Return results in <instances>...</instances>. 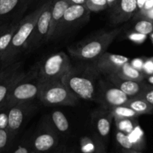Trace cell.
<instances>
[{
  "instance_id": "8992f818",
  "label": "cell",
  "mask_w": 153,
  "mask_h": 153,
  "mask_svg": "<svg viewBox=\"0 0 153 153\" xmlns=\"http://www.w3.org/2000/svg\"><path fill=\"white\" fill-rule=\"evenodd\" d=\"M37 64L42 82L61 80L72 67L68 56L63 52L52 54Z\"/></svg>"
},
{
  "instance_id": "277c9868",
  "label": "cell",
  "mask_w": 153,
  "mask_h": 153,
  "mask_svg": "<svg viewBox=\"0 0 153 153\" xmlns=\"http://www.w3.org/2000/svg\"><path fill=\"white\" fill-rule=\"evenodd\" d=\"M42 82L38 64H35L14 86L5 103L11 106L16 103L33 101L38 97Z\"/></svg>"
},
{
  "instance_id": "603a6c76",
  "label": "cell",
  "mask_w": 153,
  "mask_h": 153,
  "mask_svg": "<svg viewBox=\"0 0 153 153\" xmlns=\"http://www.w3.org/2000/svg\"><path fill=\"white\" fill-rule=\"evenodd\" d=\"M110 112L113 116V119H128V118H136L140 114L126 105L114 107L110 109Z\"/></svg>"
},
{
  "instance_id": "5b68a950",
  "label": "cell",
  "mask_w": 153,
  "mask_h": 153,
  "mask_svg": "<svg viewBox=\"0 0 153 153\" xmlns=\"http://www.w3.org/2000/svg\"><path fill=\"white\" fill-rule=\"evenodd\" d=\"M38 99L42 104L48 107L74 106L79 100L61 80L42 82Z\"/></svg>"
},
{
  "instance_id": "ffe728a7",
  "label": "cell",
  "mask_w": 153,
  "mask_h": 153,
  "mask_svg": "<svg viewBox=\"0 0 153 153\" xmlns=\"http://www.w3.org/2000/svg\"><path fill=\"white\" fill-rule=\"evenodd\" d=\"M115 75L118 76V77L122 78V79L139 81V82H142L146 79L145 74L142 71H140L137 69L134 68L129 62L124 64L116 73Z\"/></svg>"
},
{
  "instance_id": "1f68e13d",
  "label": "cell",
  "mask_w": 153,
  "mask_h": 153,
  "mask_svg": "<svg viewBox=\"0 0 153 153\" xmlns=\"http://www.w3.org/2000/svg\"><path fill=\"white\" fill-rule=\"evenodd\" d=\"M152 8H153V0H146L145 4H144L143 7H142V8L141 9L140 11H138L137 13H135V15L134 16L135 18H136V19H141V18H142V16L147 13V12H148Z\"/></svg>"
},
{
  "instance_id": "f35d334b",
  "label": "cell",
  "mask_w": 153,
  "mask_h": 153,
  "mask_svg": "<svg viewBox=\"0 0 153 153\" xmlns=\"http://www.w3.org/2000/svg\"><path fill=\"white\" fill-rule=\"evenodd\" d=\"M14 153H28V150L26 149L25 147H22V146H19L17 149H16Z\"/></svg>"
},
{
  "instance_id": "d4e9b609",
  "label": "cell",
  "mask_w": 153,
  "mask_h": 153,
  "mask_svg": "<svg viewBox=\"0 0 153 153\" xmlns=\"http://www.w3.org/2000/svg\"><path fill=\"white\" fill-rule=\"evenodd\" d=\"M134 31L145 35H150L153 32V21L140 19L134 26Z\"/></svg>"
},
{
  "instance_id": "ab89813d",
  "label": "cell",
  "mask_w": 153,
  "mask_h": 153,
  "mask_svg": "<svg viewBox=\"0 0 153 153\" xmlns=\"http://www.w3.org/2000/svg\"><path fill=\"white\" fill-rule=\"evenodd\" d=\"M146 79L147 81H148V84L153 85V74L151 75V76H146Z\"/></svg>"
},
{
  "instance_id": "30bf717a",
  "label": "cell",
  "mask_w": 153,
  "mask_h": 153,
  "mask_svg": "<svg viewBox=\"0 0 153 153\" xmlns=\"http://www.w3.org/2000/svg\"><path fill=\"white\" fill-rule=\"evenodd\" d=\"M90 10L85 4H70L65 10L62 22L58 26L54 38L58 37L70 28L77 26L79 24L89 18Z\"/></svg>"
},
{
  "instance_id": "d6a6232c",
  "label": "cell",
  "mask_w": 153,
  "mask_h": 153,
  "mask_svg": "<svg viewBox=\"0 0 153 153\" xmlns=\"http://www.w3.org/2000/svg\"><path fill=\"white\" fill-rule=\"evenodd\" d=\"M128 135L130 142H131L134 145V143L138 141L140 139H141V137L143 135V133H142V131L141 130L140 127L139 126H136V128H135L130 134H128Z\"/></svg>"
},
{
  "instance_id": "f1b7e54d",
  "label": "cell",
  "mask_w": 153,
  "mask_h": 153,
  "mask_svg": "<svg viewBox=\"0 0 153 153\" xmlns=\"http://www.w3.org/2000/svg\"><path fill=\"white\" fill-rule=\"evenodd\" d=\"M10 137L11 135L8 130L0 128V152H2L8 146Z\"/></svg>"
},
{
  "instance_id": "4dcf8cb0",
  "label": "cell",
  "mask_w": 153,
  "mask_h": 153,
  "mask_svg": "<svg viewBox=\"0 0 153 153\" xmlns=\"http://www.w3.org/2000/svg\"><path fill=\"white\" fill-rule=\"evenodd\" d=\"M142 72L145 74L146 77L153 74V57L144 60Z\"/></svg>"
},
{
  "instance_id": "d590c367",
  "label": "cell",
  "mask_w": 153,
  "mask_h": 153,
  "mask_svg": "<svg viewBox=\"0 0 153 153\" xmlns=\"http://www.w3.org/2000/svg\"><path fill=\"white\" fill-rule=\"evenodd\" d=\"M106 1H107L108 7H109L111 10H112V9H113L116 6L118 0H106Z\"/></svg>"
},
{
  "instance_id": "7402d4cb",
  "label": "cell",
  "mask_w": 153,
  "mask_h": 153,
  "mask_svg": "<svg viewBox=\"0 0 153 153\" xmlns=\"http://www.w3.org/2000/svg\"><path fill=\"white\" fill-rule=\"evenodd\" d=\"M50 120L60 132H66L69 129V123L65 115L60 111H55L51 114Z\"/></svg>"
},
{
  "instance_id": "44dd1931",
  "label": "cell",
  "mask_w": 153,
  "mask_h": 153,
  "mask_svg": "<svg viewBox=\"0 0 153 153\" xmlns=\"http://www.w3.org/2000/svg\"><path fill=\"white\" fill-rule=\"evenodd\" d=\"M55 143V137L52 133H40L34 140V147L39 151H46Z\"/></svg>"
},
{
  "instance_id": "74e56055",
  "label": "cell",
  "mask_w": 153,
  "mask_h": 153,
  "mask_svg": "<svg viewBox=\"0 0 153 153\" xmlns=\"http://www.w3.org/2000/svg\"><path fill=\"white\" fill-rule=\"evenodd\" d=\"M70 4H85L86 0H68Z\"/></svg>"
},
{
  "instance_id": "cb8c5ba5",
  "label": "cell",
  "mask_w": 153,
  "mask_h": 153,
  "mask_svg": "<svg viewBox=\"0 0 153 153\" xmlns=\"http://www.w3.org/2000/svg\"><path fill=\"white\" fill-rule=\"evenodd\" d=\"M118 131L128 134L136 128L137 125L136 118L128 119H114Z\"/></svg>"
},
{
  "instance_id": "9a60e30c",
  "label": "cell",
  "mask_w": 153,
  "mask_h": 153,
  "mask_svg": "<svg viewBox=\"0 0 153 153\" xmlns=\"http://www.w3.org/2000/svg\"><path fill=\"white\" fill-rule=\"evenodd\" d=\"M106 77H107V80L109 82H110L112 85L117 87L118 89L121 90L130 98L140 95L146 85V83H145L143 81L139 82V81L122 79L115 74L109 75Z\"/></svg>"
},
{
  "instance_id": "83f0119b",
  "label": "cell",
  "mask_w": 153,
  "mask_h": 153,
  "mask_svg": "<svg viewBox=\"0 0 153 153\" xmlns=\"http://www.w3.org/2000/svg\"><path fill=\"white\" fill-rule=\"evenodd\" d=\"M116 140L118 141V143L122 147H124V149H130L133 147V143L130 142L128 135L127 134H125V133H123L118 130V131L116 133Z\"/></svg>"
},
{
  "instance_id": "2e32d148",
  "label": "cell",
  "mask_w": 153,
  "mask_h": 153,
  "mask_svg": "<svg viewBox=\"0 0 153 153\" xmlns=\"http://www.w3.org/2000/svg\"><path fill=\"white\" fill-rule=\"evenodd\" d=\"M70 4L68 0H52L50 23L46 41L54 38L64 16V11Z\"/></svg>"
},
{
  "instance_id": "7c38bea8",
  "label": "cell",
  "mask_w": 153,
  "mask_h": 153,
  "mask_svg": "<svg viewBox=\"0 0 153 153\" xmlns=\"http://www.w3.org/2000/svg\"><path fill=\"white\" fill-rule=\"evenodd\" d=\"M128 62H129V59L127 57L106 52L93 61V64L100 74L107 76L111 74H116V73Z\"/></svg>"
},
{
  "instance_id": "3957f363",
  "label": "cell",
  "mask_w": 153,
  "mask_h": 153,
  "mask_svg": "<svg viewBox=\"0 0 153 153\" xmlns=\"http://www.w3.org/2000/svg\"><path fill=\"white\" fill-rule=\"evenodd\" d=\"M120 32V28L101 32L88 40L77 43L76 46H70L68 51L76 60L94 61L106 52V49Z\"/></svg>"
},
{
  "instance_id": "d6986e66",
  "label": "cell",
  "mask_w": 153,
  "mask_h": 153,
  "mask_svg": "<svg viewBox=\"0 0 153 153\" xmlns=\"http://www.w3.org/2000/svg\"><path fill=\"white\" fill-rule=\"evenodd\" d=\"M124 105L131 108L140 115L150 114L153 113V105L140 96L130 97Z\"/></svg>"
},
{
  "instance_id": "60d3db41",
  "label": "cell",
  "mask_w": 153,
  "mask_h": 153,
  "mask_svg": "<svg viewBox=\"0 0 153 153\" xmlns=\"http://www.w3.org/2000/svg\"><path fill=\"white\" fill-rule=\"evenodd\" d=\"M150 38H151V40H152V43H153V37H150Z\"/></svg>"
},
{
  "instance_id": "8fae6325",
  "label": "cell",
  "mask_w": 153,
  "mask_h": 153,
  "mask_svg": "<svg viewBox=\"0 0 153 153\" xmlns=\"http://www.w3.org/2000/svg\"><path fill=\"white\" fill-rule=\"evenodd\" d=\"M37 105L33 101L16 103L10 107L8 113V130L10 135L15 134L30 115L35 111Z\"/></svg>"
},
{
  "instance_id": "484cf974",
  "label": "cell",
  "mask_w": 153,
  "mask_h": 153,
  "mask_svg": "<svg viewBox=\"0 0 153 153\" xmlns=\"http://www.w3.org/2000/svg\"><path fill=\"white\" fill-rule=\"evenodd\" d=\"M85 5L92 12L101 11L108 7L106 0H86Z\"/></svg>"
},
{
  "instance_id": "4316f807",
  "label": "cell",
  "mask_w": 153,
  "mask_h": 153,
  "mask_svg": "<svg viewBox=\"0 0 153 153\" xmlns=\"http://www.w3.org/2000/svg\"><path fill=\"white\" fill-rule=\"evenodd\" d=\"M10 106L4 103L0 107V128L8 129V113Z\"/></svg>"
},
{
  "instance_id": "8d00e7d4",
  "label": "cell",
  "mask_w": 153,
  "mask_h": 153,
  "mask_svg": "<svg viewBox=\"0 0 153 153\" xmlns=\"http://www.w3.org/2000/svg\"><path fill=\"white\" fill-rule=\"evenodd\" d=\"M141 19H150V20L153 21V8L152 9V10H150L148 12H147V13H146V14L144 15Z\"/></svg>"
},
{
  "instance_id": "4fadbf2b",
  "label": "cell",
  "mask_w": 153,
  "mask_h": 153,
  "mask_svg": "<svg viewBox=\"0 0 153 153\" xmlns=\"http://www.w3.org/2000/svg\"><path fill=\"white\" fill-rule=\"evenodd\" d=\"M30 0H0V23L21 17Z\"/></svg>"
},
{
  "instance_id": "5bb4252c",
  "label": "cell",
  "mask_w": 153,
  "mask_h": 153,
  "mask_svg": "<svg viewBox=\"0 0 153 153\" xmlns=\"http://www.w3.org/2000/svg\"><path fill=\"white\" fill-rule=\"evenodd\" d=\"M137 11V0H118L116 6L111 10V21L114 24L127 22Z\"/></svg>"
},
{
  "instance_id": "e0dca14e",
  "label": "cell",
  "mask_w": 153,
  "mask_h": 153,
  "mask_svg": "<svg viewBox=\"0 0 153 153\" xmlns=\"http://www.w3.org/2000/svg\"><path fill=\"white\" fill-rule=\"evenodd\" d=\"M22 17H17L0 23V58L8 48Z\"/></svg>"
},
{
  "instance_id": "836d02e7",
  "label": "cell",
  "mask_w": 153,
  "mask_h": 153,
  "mask_svg": "<svg viewBox=\"0 0 153 153\" xmlns=\"http://www.w3.org/2000/svg\"><path fill=\"white\" fill-rule=\"evenodd\" d=\"M146 36L147 35H145V34H140V33L136 32V31H134L133 32H130V34H128V37L129 40H130L131 41L135 42V43H142L146 40Z\"/></svg>"
},
{
  "instance_id": "ac0fdd59",
  "label": "cell",
  "mask_w": 153,
  "mask_h": 153,
  "mask_svg": "<svg viewBox=\"0 0 153 153\" xmlns=\"http://www.w3.org/2000/svg\"><path fill=\"white\" fill-rule=\"evenodd\" d=\"M112 120L113 116L112 114L104 108L93 112L92 116V120L98 134L102 137H106L109 134Z\"/></svg>"
},
{
  "instance_id": "9c48e42d",
  "label": "cell",
  "mask_w": 153,
  "mask_h": 153,
  "mask_svg": "<svg viewBox=\"0 0 153 153\" xmlns=\"http://www.w3.org/2000/svg\"><path fill=\"white\" fill-rule=\"evenodd\" d=\"M129 99L130 97L110 82L100 80L96 102L100 103L102 108L110 110L114 107L124 105Z\"/></svg>"
},
{
  "instance_id": "7a4b0ae2",
  "label": "cell",
  "mask_w": 153,
  "mask_h": 153,
  "mask_svg": "<svg viewBox=\"0 0 153 153\" xmlns=\"http://www.w3.org/2000/svg\"><path fill=\"white\" fill-rule=\"evenodd\" d=\"M43 7L44 4L21 19L8 48L0 58V70L15 62L16 57L24 50L26 43L32 33Z\"/></svg>"
},
{
  "instance_id": "6da1fadb",
  "label": "cell",
  "mask_w": 153,
  "mask_h": 153,
  "mask_svg": "<svg viewBox=\"0 0 153 153\" xmlns=\"http://www.w3.org/2000/svg\"><path fill=\"white\" fill-rule=\"evenodd\" d=\"M100 75L93 63L81 64L72 66L61 81L79 99L96 102Z\"/></svg>"
},
{
  "instance_id": "52a82bcc",
  "label": "cell",
  "mask_w": 153,
  "mask_h": 153,
  "mask_svg": "<svg viewBox=\"0 0 153 153\" xmlns=\"http://www.w3.org/2000/svg\"><path fill=\"white\" fill-rule=\"evenodd\" d=\"M52 0H48L44 4L43 10L38 19L32 33L25 45L24 50L28 52L34 50L42 43L46 42L51 18Z\"/></svg>"
},
{
  "instance_id": "ba28073f",
  "label": "cell",
  "mask_w": 153,
  "mask_h": 153,
  "mask_svg": "<svg viewBox=\"0 0 153 153\" xmlns=\"http://www.w3.org/2000/svg\"><path fill=\"white\" fill-rule=\"evenodd\" d=\"M22 61H15L0 70V107L6 102L12 88L25 76Z\"/></svg>"
},
{
  "instance_id": "e575fe53",
  "label": "cell",
  "mask_w": 153,
  "mask_h": 153,
  "mask_svg": "<svg viewBox=\"0 0 153 153\" xmlns=\"http://www.w3.org/2000/svg\"><path fill=\"white\" fill-rule=\"evenodd\" d=\"M143 63H144L143 59H141V58H136V59L133 60V61L130 62V64H131L134 68L137 69V70H140V71H142Z\"/></svg>"
},
{
  "instance_id": "f546056e",
  "label": "cell",
  "mask_w": 153,
  "mask_h": 153,
  "mask_svg": "<svg viewBox=\"0 0 153 153\" xmlns=\"http://www.w3.org/2000/svg\"><path fill=\"white\" fill-rule=\"evenodd\" d=\"M140 97H142L149 104L153 105V85H150V84H146L145 88L142 91Z\"/></svg>"
}]
</instances>
